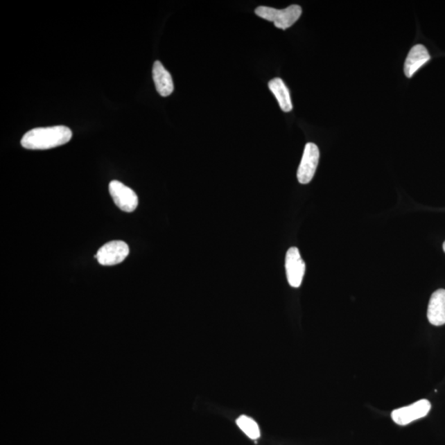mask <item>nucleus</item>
Instances as JSON below:
<instances>
[{
  "label": "nucleus",
  "mask_w": 445,
  "mask_h": 445,
  "mask_svg": "<svg viewBox=\"0 0 445 445\" xmlns=\"http://www.w3.org/2000/svg\"><path fill=\"white\" fill-rule=\"evenodd\" d=\"M427 317L432 325L439 326L445 324V290H436L431 295Z\"/></svg>",
  "instance_id": "nucleus-9"
},
{
  "label": "nucleus",
  "mask_w": 445,
  "mask_h": 445,
  "mask_svg": "<svg viewBox=\"0 0 445 445\" xmlns=\"http://www.w3.org/2000/svg\"><path fill=\"white\" fill-rule=\"evenodd\" d=\"M109 191L114 203L121 211L133 212L138 207L139 200L137 193L130 187L119 181H112L109 184Z\"/></svg>",
  "instance_id": "nucleus-6"
},
{
  "label": "nucleus",
  "mask_w": 445,
  "mask_h": 445,
  "mask_svg": "<svg viewBox=\"0 0 445 445\" xmlns=\"http://www.w3.org/2000/svg\"><path fill=\"white\" fill-rule=\"evenodd\" d=\"M443 248H444V252H445V242H444V244H443Z\"/></svg>",
  "instance_id": "nucleus-13"
},
{
  "label": "nucleus",
  "mask_w": 445,
  "mask_h": 445,
  "mask_svg": "<svg viewBox=\"0 0 445 445\" xmlns=\"http://www.w3.org/2000/svg\"><path fill=\"white\" fill-rule=\"evenodd\" d=\"M268 86L277 98L281 110L285 112H290L293 109V105H292L290 91L281 78H274L269 82Z\"/></svg>",
  "instance_id": "nucleus-11"
},
{
  "label": "nucleus",
  "mask_w": 445,
  "mask_h": 445,
  "mask_svg": "<svg viewBox=\"0 0 445 445\" xmlns=\"http://www.w3.org/2000/svg\"><path fill=\"white\" fill-rule=\"evenodd\" d=\"M320 156V150L315 143H308L305 146L302 160L297 172V177L301 184H308L312 181L316 173Z\"/></svg>",
  "instance_id": "nucleus-4"
},
{
  "label": "nucleus",
  "mask_w": 445,
  "mask_h": 445,
  "mask_svg": "<svg viewBox=\"0 0 445 445\" xmlns=\"http://www.w3.org/2000/svg\"><path fill=\"white\" fill-rule=\"evenodd\" d=\"M129 253V246L125 242L111 241L100 248L95 257L100 265H115L124 261Z\"/></svg>",
  "instance_id": "nucleus-5"
},
{
  "label": "nucleus",
  "mask_w": 445,
  "mask_h": 445,
  "mask_svg": "<svg viewBox=\"0 0 445 445\" xmlns=\"http://www.w3.org/2000/svg\"><path fill=\"white\" fill-rule=\"evenodd\" d=\"M236 423L239 428L243 431V433L245 434L247 437L252 439H257L260 437L261 432L259 426L251 417L247 416L239 417L237 419Z\"/></svg>",
  "instance_id": "nucleus-12"
},
{
  "label": "nucleus",
  "mask_w": 445,
  "mask_h": 445,
  "mask_svg": "<svg viewBox=\"0 0 445 445\" xmlns=\"http://www.w3.org/2000/svg\"><path fill=\"white\" fill-rule=\"evenodd\" d=\"M430 60V55L424 46L418 44L413 46L405 61V76L408 78H412L417 72L418 69L428 62Z\"/></svg>",
  "instance_id": "nucleus-8"
},
{
  "label": "nucleus",
  "mask_w": 445,
  "mask_h": 445,
  "mask_svg": "<svg viewBox=\"0 0 445 445\" xmlns=\"http://www.w3.org/2000/svg\"><path fill=\"white\" fill-rule=\"evenodd\" d=\"M256 15L261 19L273 21L277 28L286 30L293 26L302 15V8L293 4L285 10L261 6L255 10Z\"/></svg>",
  "instance_id": "nucleus-2"
},
{
  "label": "nucleus",
  "mask_w": 445,
  "mask_h": 445,
  "mask_svg": "<svg viewBox=\"0 0 445 445\" xmlns=\"http://www.w3.org/2000/svg\"><path fill=\"white\" fill-rule=\"evenodd\" d=\"M431 404L428 400L422 399L415 403L394 410L392 412V419L396 424L407 426L413 421L428 415Z\"/></svg>",
  "instance_id": "nucleus-3"
},
{
  "label": "nucleus",
  "mask_w": 445,
  "mask_h": 445,
  "mask_svg": "<svg viewBox=\"0 0 445 445\" xmlns=\"http://www.w3.org/2000/svg\"><path fill=\"white\" fill-rule=\"evenodd\" d=\"M152 78L158 93L162 97H168L174 90L171 74L166 69L160 61H155L152 67Z\"/></svg>",
  "instance_id": "nucleus-10"
},
{
  "label": "nucleus",
  "mask_w": 445,
  "mask_h": 445,
  "mask_svg": "<svg viewBox=\"0 0 445 445\" xmlns=\"http://www.w3.org/2000/svg\"><path fill=\"white\" fill-rule=\"evenodd\" d=\"M72 138L71 130L64 125L34 128L24 135L21 145L27 150H44L67 143Z\"/></svg>",
  "instance_id": "nucleus-1"
},
{
  "label": "nucleus",
  "mask_w": 445,
  "mask_h": 445,
  "mask_svg": "<svg viewBox=\"0 0 445 445\" xmlns=\"http://www.w3.org/2000/svg\"><path fill=\"white\" fill-rule=\"evenodd\" d=\"M286 270L287 280L290 286L299 288L304 277L305 263L298 248L295 247H290L286 253Z\"/></svg>",
  "instance_id": "nucleus-7"
}]
</instances>
